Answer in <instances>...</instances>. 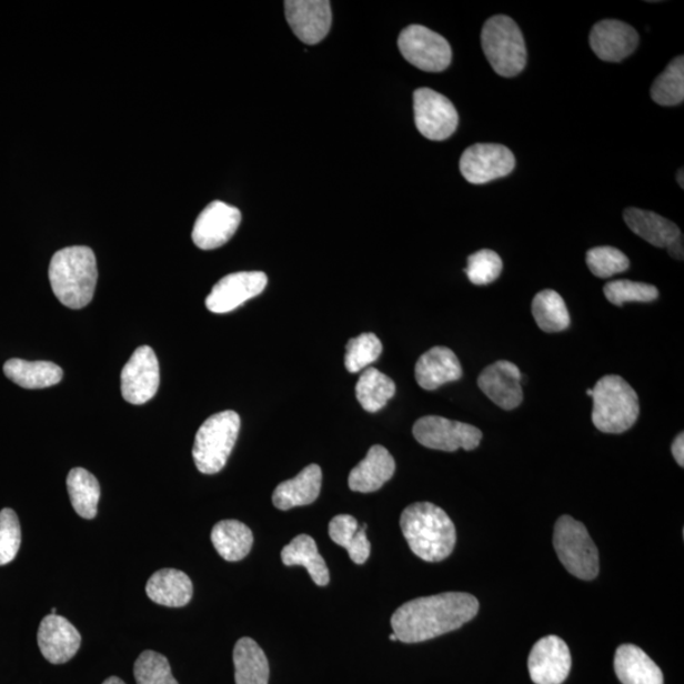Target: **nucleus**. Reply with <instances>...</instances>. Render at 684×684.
I'll list each match as a JSON object with an SVG mask.
<instances>
[{
  "instance_id": "43",
  "label": "nucleus",
  "mask_w": 684,
  "mask_h": 684,
  "mask_svg": "<svg viewBox=\"0 0 684 684\" xmlns=\"http://www.w3.org/2000/svg\"><path fill=\"white\" fill-rule=\"evenodd\" d=\"M103 684H125L121 678L119 677H110L107 678Z\"/></svg>"
},
{
  "instance_id": "22",
  "label": "nucleus",
  "mask_w": 684,
  "mask_h": 684,
  "mask_svg": "<svg viewBox=\"0 0 684 684\" xmlns=\"http://www.w3.org/2000/svg\"><path fill=\"white\" fill-rule=\"evenodd\" d=\"M322 471L318 464L305 466L295 479L282 482L273 493L274 506L286 511L308 506L320 496Z\"/></svg>"
},
{
  "instance_id": "10",
  "label": "nucleus",
  "mask_w": 684,
  "mask_h": 684,
  "mask_svg": "<svg viewBox=\"0 0 684 684\" xmlns=\"http://www.w3.org/2000/svg\"><path fill=\"white\" fill-rule=\"evenodd\" d=\"M416 128L422 137L443 141L456 131L459 115L456 108L446 97L430 88H420L413 94Z\"/></svg>"
},
{
  "instance_id": "12",
  "label": "nucleus",
  "mask_w": 684,
  "mask_h": 684,
  "mask_svg": "<svg viewBox=\"0 0 684 684\" xmlns=\"http://www.w3.org/2000/svg\"><path fill=\"white\" fill-rule=\"evenodd\" d=\"M515 165L512 151L497 143H475L464 151L461 159L462 174L472 184H485L506 177Z\"/></svg>"
},
{
  "instance_id": "16",
  "label": "nucleus",
  "mask_w": 684,
  "mask_h": 684,
  "mask_svg": "<svg viewBox=\"0 0 684 684\" xmlns=\"http://www.w3.org/2000/svg\"><path fill=\"white\" fill-rule=\"evenodd\" d=\"M285 18L296 38L305 44H316L331 29V3L328 0H286Z\"/></svg>"
},
{
  "instance_id": "14",
  "label": "nucleus",
  "mask_w": 684,
  "mask_h": 684,
  "mask_svg": "<svg viewBox=\"0 0 684 684\" xmlns=\"http://www.w3.org/2000/svg\"><path fill=\"white\" fill-rule=\"evenodd\" d=\"M527 667L535 684H562L572 668L569 645L554 635L540 638L529 655Z\"/></svg>"
},
{
  "instance_id": "13",
  "label": "nucleus",
  "mask_w": 684,
  "mask_h": 684,
  "mask_svg": "<svg viewBox=\"0 0 684 684\" xmlns=\"http://www.w3.org/2000/svg\"><path fill=\"white\" fill-rule=\"evenodd\" d=\"M241 223V212L237 207L214 201L198 215L192 239L197 248L213 250L228 244Z\"/></svg>"
},
{
  "instance_id": "9",
  "label": "nucleus",
  "mask_w": 684,
  "mask_h": 684,
  "mask_svg": "<svg viewBox=\"0 0 684 684\" xmlns=\"http://www.w3.org/2000/svg\"><path fill=\"white\" fill-rule=\"evenodd\" d=\"M412 431L421 445L449 453L457 449L470 452L480 446L483 437L482 431L473 425L440 416L418 420Z\"/></svg>"
},
{
  "instance_id": "26",
  "label": "nucleus",
  "mask_w": 684,
  "mask_h": 684,
  "mask_svg": "<svg viewBox=\"0 0 684 684\" xmlns=\"http://www.w3.org/2000/svg\"><path fill=\"white\" fill-rule=\"evenodd\" d=\"M8 380L26 390H42L61 382L62 369L51 362H27L22 359H9L3 366Z\"/></svg>"
},
{
  "instance_id": "41",
  "label": "nucleus",
  "mask_w": 684,
  "mask_h": 684,
  "mask_svg": "<svg viewBox=\"0 0 684 684\" xmlns=\"http://www.w3.org/2000/svg\"><path fill=\"white\" fill-rule=\"evenodd\" d=\"M672 454L680 466L684 465V435L683 432L674 439L672 444Z\"/></svg>"
},
{
  "instance_id": "38",
  "label": "nucleus",
  "mask_w": 684,
  "mask_h": 684,
  "mask_svg": "<svg viewBox=\"0 0 684 684\" xmlns=\"http://www.w3.org/2000/svg\"><path fill=\"white\" fill-rule=\"evenodd\" d=\"M586 261L592 274L602 279L624 273L630 266V260L623 251L611 247L589 250Z\"/></svg>"
},
{
  "instance_id": "42",
  "label": "nucleus",
  "mask_w": 684,
  "mask_h": 684,
  "mask_svg": "<svg viewBox=\"0 0 684 684\" xmlns=\"http://www.w3.org/2000/svg\"><path fill=\"white\" fill-rule=\"evenodd\" d=\"M668 249V253L672 258L677 259V260H683V238L682 235L674 240L672 242V244L667 248Z\"/></svg>"
},
{
  "instance_id": "2",
  "label": "nucleus",
  "mask_w": 684,
  "mask_h": 684,
  "mask_svg": "<svg viewBox=\"0 0 684 684\" xmlns=\"http://www.w3.org/2000/svg\"><path fill=\"white\" fill-rule=\"evenodd\" d=\"M401 529L413 554L437 563L453 553L456 530L447 513L430 502H418L402 512Z\"/></svg>"
},
{
  "instance_id": "37",
  "label": "nucleus",
  "mask_w": 684,
  "mask_h": 684,
  "mask_svg": "<svg viewBox=\"0 0 684 684\" xmlns=\"http://www.w3.org/2000/svg\"><path fill=\"white\" fill-rule=\"evenodd\" d=\"M603 292H605L607 301L618 305V308L628 302H653L660 296L658 288L652 284L626 281V279L608 282L603 288Z\"/></svg>"
},
{
  "instance_id": "5",
  "label": "nucleus",
  "mask_w": 684,
  "mask_h": 684,
  "mask_svg": "<svg viewBox=\"0 0 684 684\" xmlns=\"http://www.w3.org/2000/svg\"><path fill=\"white\" fill-rule=\"evenodd\" d=\"M241 419L235 411H223L207 419L197 431L193 459L197 470L215 474L223 470L237 444Z\"/></svg>"
},
{
  "instance_id": "44",
  "label": "nucleus",
  "mask_w": 684,
  "mask_h": 684,
  "mask_svg": "<svg viewBox=\"0 0 684 684\" xmlns=\"http://www.w3.org/2000/svg\"><path fill=\"white\" fill-rule=\"evenodd\" d=\"M677 182H678V184L681 185V188H683V187H684V183H683V169H680V171H678V174H677Z\"/></svg>"
},
{
  "instance_id": "20",
  "label": "nucleus",
  "mask_w": 684,
  "mask_h": 684,
  "mask_svg": "<svg viewBox=\"0 0 684 684\" xmlns=\"http://www.w3.org/2000/svg\"><path fill=\"white\" fill-rule=\"evenodd\" d=\"M416 382L426 391H435L463 376V368L453 350L435 346L421 355L415 366Z\"/></svg>"
},
{
  "instance_id": "40",
  "label": "nucleus",
  "mask_w": 684,
  "mask_h": 684,
  "mask_svg": "<svg viewBox=\"0 0 684 684\" xmlns=\"http://www.w3.org/2000/svg\"><path fill=\"white\" fill-rule=\"evenodd\" d=\"M22 543V531L17 513L11 509L0 511V565L14 561Z\"/></svg>"
},
{
  "instance_id": "35",
  "label": "nucleus",
  "mask_w": 684,
  "mask_h": 684,
  "mask_svg": "<svg viewBox=\"0 0 684 684\" xmlns=\"http://www.w3.org/2000/svg\"><path fill=\"white\" fill-rule=\"evenodd\" d=\"M383 345L372 332L351 339L346 345L345 368L349 373H358L373 364L381 356Z\"/></svg>"
},
{
  "instance_id": "28",
  "label": "nucleus",
  "mask_w": 684,
  "mask_h": 684,
  "mask_svg": "<svg viewBox=\"0 0 684 684\" xmlns=\"http://www.w3.org/2000/svg\"><path fill=\"white\" fill-rule=\"evenodd\" d=\"M282 562L286 566L302 565L320 587L328 586L330 572L325 560L319 553L318 544L309 535H299L282 551Z\"/></svg>"
},
{
  "instance_id": "33",
  "label": "nucleus",
  "mask_w": 684,
  "mask_h": 684,
  "mask_svg": "<svg viewBox=\"0 0 684 684\" xmlns=\"http://www.w3.org/2000/svg\"><path fill=\"white\" fill-rule=\"evenodd\" d=\"M531 311L536 325L544 332H562L571 326L570 311L563 296L553 290L537 293Z\"/></svg>"
},
{
  "instance_id": "36",
  "label": "nucleus",
  "mask_w": 684,
  "mask_h": 684,
  "mask_svg": "<svg viewBox=\"0 0 684 684\" xmlns=\"http://www.w3.org/2000/svg\"><path fill=\"white\" fill-rule=\"evenodd\" d=\"M133 673L138 684H179L165 656L152 651L139 656Z\"/></svg>"
},
{
  "instance_id": "1",
  "label": "nucleus",
  "mask_w": 684,
  "mask_h": 684,
  "mask_svg": "<svg viewBox=\"0 0 684 684\" xmlns=\"http://www.w3.org/2000/svg\"><path fill=\"white\" fill-rule=\"evenodd\" d=\"M479 611L480 602L470 593L447 592L404 603L394 612L391 624L400 642L415 644L461 628Z\"/></svg>"
},
{
  "instance_id": "8",
  "label": "nucleus",
  "mask_w": 684,
  "mask_h": 684,
  "mask_svg": "<svg viewBox=\"0 0 684 684\" xmlns=\"http://www.w3.org/2000/svg\"><path fill=\"white\" fill-rule=\"evenodd\" d=\"M399 48L410 64L428 73L444 71L453 59L449 42L443 36L426 29L425 26L406 27L400 34Z\"/></svg>"
},
{
  "instance_id": "45",
  "label": "nucleus",
  "mask_w": 684,
  "mask_h": 684,
  "mask_svg": "<svg viewBox=\"0 0 684 684\" xmlns=\"http://www.w3.org/2000/svg\"><path fill=\"white\" fill-rule=\"evenodd\" d=\"M390 638H391L392 642H398L399 641V637L395 636L394 633L390 636Z\"/></svg>"
},
{
  "instance_id": "4",
  "label": "nucleus",
  "mask_w": 684,
  "mask_h": 684,
  "mask_svg": "<svg viewBox=\"0 0 684 684\" xmlns=\"http://www.w3.org/2000/svg\"><path fill=\"white\" fill-rule=\"evenodd\" d=\"M592 421L605 434H623L635 425L641 415V404L624 378L606 375L592 390Z\"/></svg>"
},
{
  "instance_id": "29",
  "label": "nucleus",
  "mask_w": 684,
  "mask_h": 684,
  "mask_svg": "<svg viewBox=\"0 0 684 684\" xmlns=\"http://www.w3.org/2000/svg\"><path fill=\"white\" fill-rule=\"evenodd\" d=\"M233 664L237 684H268V658L253 638H240L233 650Z\"/></svg>"
},
{
  "instance_id": "34",
  "label": "nucleus",
  "mask_w": 684,
  "mask_h": 684,
  "mask_svg": "<svg viewBox=\"0 0 684 684\" xmlns=\"http://www.w3.org/2000/svg\"><path fill=\"white\" fill-rule=\"evenodd\" d=\"M651 94L661 105H678L684 99V58L673 59L663 73L655 79Z\"/></svg>"
},
{
  "instance_id": "27",
  "label": "nucleus",
  "mask_w": 684,
  "mask_h": 684,
  "mask_svg": "<svg viewBox=\"0 0 684 684\" xmlns=\"http://www.w3.org/2000/svg\"><path fill=\"white\" fill-rule=\"evenodd\" d=\"M211 540L215 551L228 562L244 560L254 544L253 531L237 520H224L215 524Z\"/></svg>"
},
{
  "instance_id": "30",
  "label": "nucleus",
  "mask_w": 684,
  "mask_h": 684,
  "mask_svg": "<svg viewBox=\"0 0 684 684\" xmlns=\"http://www.w3.org/2000/svg\"><path fill=\"white\" fill-rule=\"evenodd\" d=\"M329 534L335 544L345 547L350 560L362 565L371 555L372 545L366 536V525L359 526L355 517L339 515L331 520Z\"/></svg>"
},
{
  "instance_id": "31",
  "label": "nucleus",
  "mask_w": 684,
  "mask_h": 684,
  "mask_svg": "<svg viewBox=\"0 0 684 684\" xmlns=\"http://www.w3.org/2000/svg\"><path fill=\"white\" fill-rule=\"evenodd\" d=\"M67 485L71 505L78 515L93 520L97 516L99 497H101V485L95 476L83 467H74L68 475Z\"/></svg>"
},
{
  "instance_id": "7",
  "label": "nucleus",
  "mask_w": 684,
  "mask_h": 684,
  "mask_svg": "<svg viewBox=\"0 0 684 684\" xmlns=\"http://www.w3.org/2000/svg\"><path fill=\"white\" fill-rule=\"evenodd\" d=\"M554 547L564 569L574 577L583 581L597 577L598 549L582 522L569 515L557 520L554 529Z\"/></svg>"
},
{
  "instance_id": "15",
  "label": "nucleus",
  "mask_w": 684,
  "mask_h": 684,
  "mask_svg": "<svg viewBox=\"0 0 684 684\" xmlns=\"http://www.w3.org/2000/svg\"><path fill=\"white\" fill-rule=\"evenodd\" d=\"M268 276L263 272L233 273L221 279L205 300L213 313H229L264 292Z\"/></svg>"
},
{
  "instance_id": "17",
  "label": "nucleus",
  "mask_w": 684,
  "mask_h": 684,
  "mask_svg": "<svg viewBox=\"0 0 684 684\" xmlns=\"http://www.w3.org/2000/svg\"><path fill=\"white\" fill-rule=\"evenodd\" d=\"M481 391L502 410H515L524 400L517 365L500 360L484 369L479 378Z\"/></svg>"
},
{
  "instance_id": "19",
  "label": "nucleus",
  "mask_w": 684,
  "mask_h": 684,
  "mask_svg": "<svg viewBox=\"0 0 684 684\" xmlns=\"http://www.w3.org/2000/svg\"><path fill=\"white\" fill-rule=\"evenodd\" d=\"M590 43L598 59L620 62L636 50L638 34L632 26L625 22L605 20L593 26Z\"/></svg>"
},
{
  "instance_id": "24",
  "label": "nucleus",
  "mask_w": 684,
  "mask_h": 684,
  "mask_svg": "<svg viewBox=\"0 0 684 684\" xmlns=\"http://www.w3.org/2000/svg\"><path fill=\"white\" fill-rule=\"evenodd\" d=\"M148 597L167 607H183L193 597V583L178 570H161L151 575L147 584Z\"/></svg>"
},
{
  "instance_id": "18",
  "label": "nucleus",
  "mask_w": 684,
  "mask_h": 684,
  "mask_svg": "<svg viewBox=\"0 0 684 684\" xmlns=\"http://www.w3.org/2000/svg\"><path fill=\"white\" fill-rule=\"evenodd\" d=\"M38 642L44 660L52 664H64L74 658L82 636L66 617L48 615L41 621Z\"/></svg>"
},
{
  "instance_id": "39",
  "label": "nucleus",
  "mask_w": 684,
  "mask_h": 684,
  "mask_svg": "<svg viewBox=\"0 0 684 684\" xmlns=\"http://www.w3.org/2000/svg\"><path fill=\"white\" fill-rule=\"evenodd\" d=\"M503 269L502 259L493 250L483 249L467 258L465 274L475 285H485L497 281Z\"/></svg>"
},
{
  "instance_id": "32",
  "label": "nucleus",
  "mask_w": 684,
  "mask_h": 684,
  "mask_svg": "<svg viewBox=\"0 0 684 684\" xmlns=\"http://www.w3.org/2000/svg\"><path fill=\"white\" fill-rule=\"evenodd\" d=\"M356 399L366 412H378L394 398L395 384L375 368L365 369L356 383Z\"/></svg>"
},
{
  "instance_id": "21",
  "label": "nucleus",
  "mask_w": 684,
  "mask_h": 684,
  "mask_svg": "<svg viewBox=\"0 0 684 684\" xmlns=\"http://www.w3.org/2000/svg\"><path fill=\"white\" fill-rule=\"evenodd\" d=\"M395 472V462L389 450L382 445L369 449L364 461L360 462L349 475V487L360 493L381 490Z\"/></svg>"
},
{
  "instance_id": "3",
  "label": "nucleus",
  "mask_w": 684,
  "mask_h": 684,
  "mask_svg": "<svg viewBox=\"0 0 684 684\" xmlns=\"http://www.w3.org/2000/svg\"><path fill=\"white\" fill-rule=\"evenodd\" d=\"M49 279L53 294L68 309L87 308L93 300L98 279L93 250L87 247L61 249L51 259Z\"/></svg>"
},
{
  "instance_id": "6",
  "label": "nucleus",
  "mask_w": 684,
  "mask_h": 684,
  "mask_svg": "<svg viewBox=\"0 0 684 684\" xmlns=\"http://www.w3.org/2000/svg\"><path fill=\"white\" fill-rule=\"evenodd\" d=\"M482 48L493 70L501 77H517L526 67L524 34L507 16H494L484 23Z\"/></svg>"
},
{
  "instance_id": "11",
  "label": "nucleus",
  "mask_w": 684,
  "mask_h": 684,
  "mask_svg": "<svg viewBox=\"0 0 684 684\" xmlns=\"http://www.w3.org/2000/svg\"><path fill=\"white\" fill-rule=\"evenodd\" d=\"M160 385L158 358L150 346L134 350L121 373V391L124 401L145 404L155 398Z\"/></svg>"
},
{
  "instance_id": "25",
  "label": "nucleus",
  "mask_w": 684,
  "mask_h": 684,
  "mask_svg": "<svg viewBox=\"0 0 684 684\" xmlns=\"http://www.w3.org/2000/svg\"><path fill=\"white\" fill-rule=\"evenodd\" d=\"M624 220L635 235L655 248H668L682 235L676 223L651 211L627 209L624 212Z\"/></svg>"
},
{
  "instance_id": "23",
  "label": "nucleus",
  "mask_w": 684,
  "mask_h": 684,
  "mask_svg": "<svg viewBox=\"0 0 684 684\" xmlns=\"http://www.w3.org/2000/svg\"><path fill=\"white\" fill-rule=\"evenodd\" d=\"M615 672L623 684H664L658 665L641 647L632 644L617 647Z\"/></svg>"
}]
</instances>
